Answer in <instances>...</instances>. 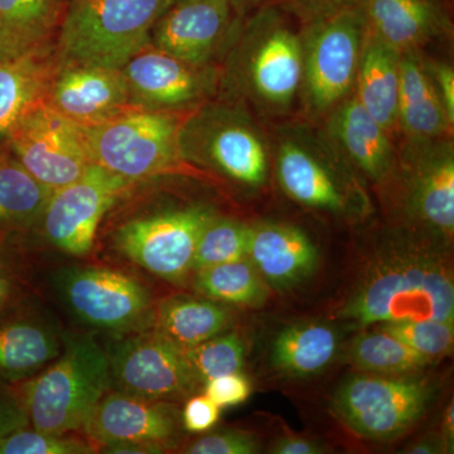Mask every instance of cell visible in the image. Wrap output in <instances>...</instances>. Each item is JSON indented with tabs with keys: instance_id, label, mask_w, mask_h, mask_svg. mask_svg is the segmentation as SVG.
Returning a JSON list of instances; mask_svg holds the SVG:
<instances>
[{
	"instance_id": "15",
	"label": "cell",
	"mask_w": 454,
	"mask_h": 454,
	"mask_svg": "<svg viewBox=\"0 0 454 454\" xmlns=\"http://www.w3.org/2000/svg\"><path fill=\"white\" fill-rule=\"evenodd\" d=\"M134 184L92 163L73 184L52 191L42 212L50 243L71 255L88 254L101 220Z\"/></svg>"
},
{
	"instance_id": "12",
	"label": "cell",
	"mask_w": 454,
	"mask_h": 454,
	"mask_svg": "<svg viewBox=\"0 0 454 454\" xmlns=\"http://www.w3.org/2000/svg\"><path fill=\"white\" fill-rule=\"evenodd\" d=\"M430 397L432 389L424 381L357 375L336 391L333 409L357 434L384 441L413 426Z\"/></svg>"
},
{
	"instance_id": "16",
	"label": "cell",
	"mask_w": 454,
	"mask_h": 454,
	"mask_svg": "<svg viewBox=\"0 0 454 454\" xmlns=\"http://www.w3.org/2000/svg\"><path fill=\"white\" fill-rule=\"evenodd\" d=\"M131 103L157 112H190L219 95L220 65H199L148 44L121 68Z\"/></svg>"
},
{
	"instance_id": "26",
	"label": "cell",
	"mask_w": 454,
	"mask_h": 454,
	"mask_svg": "<svg viewBox=\"0 0 454 454\" xmlns=\"http://www.w3.org/2000/svg\"><path fill=\"white\" fill-rule=\"evenodd\" d=\"M62 351V337L46 322L14 318L0 322V378L22 381L49 366Z\"/></svg>"
},
{
	"instance_id": "46",
	"label": "cell",
	"mask_w": 454,
	"mask_h": 454,
	"mask_svg": "<svg viewBox=\"0 0 454 454\" xmlns=\"http://www.w3.org/2000/svg\"><path fill=\"white\" fill-rule=\"evenodd\" d=\"M12 284L9 282L7 277L4 276L2 270H0V309L5 306L9 297H11Z\"/></svg>"
},
{
	"instance_id": "13",
	"label": "cell",
	"mask_w": 454,
	"mask_h": 454,
	"mask_svg": "<svg viewBox=\"0 0 454 454\" xmlns=\"http://www.w3.org/2000/svg\"><path fill=\"white\" fill-rule=\"evenodd\" d=\"M59 291L71 312L92 327L124 333L152 324L151 293L124 271L104 267L70 269L59 276Z\"/></svg>"
},
{
	"instance_id": "33",
	"label": "cell",
	"mask_w": 454,
	"mask_h": 454,
	"mask_svg": "<svg viewBox=\"0 0 454 454\" xmlns=\"http://www.w3.org/2000/svg\"><path fill=\"white\" fill-rule=\"evenodd\" d=\"M252 226L215 216L197 243L193 271L247 258Z\"/></svg>"
},
{
	"instance_id": "37",
	"label": "cell",
	"mask_w": 454,
	"mask_h": 454,
	"mask_svg": "<svg viewBox=\"0 0 454 454\" xmlns=\"http://www.w3.org/2000/svg\"><path fill=\"white\" fill-rule=\"evenodd\" d=\"M361 3L363 0H254L253 8L259 4L274 5L303 26L346 9L360 7Z\"/></svg>"
},
{
	"instance_id": "10",
	"label": "cell",
	"mask_w": 454,
	"mask_h": 454,
	"mask_svg": "<svg viewBox=\"0 0 454 454\" xmlns=\"http://www.w3.org/2000/svg\"><path fill=\"white\" fill-rule=\"evenodd\" d=\"M216 216L211 207L191 205L136 217L116 229V250L134 264L170 283L186 279L203 229Z\"/></svg>"
},
{
	"instance_id": "20",
	"label": "cell",
	"mask_w": 454,
	"mask_h": 454,
	"mask_svg": "<svg viewBox=\"0 0 454 454\" xmlns=\"http://www.w3.org/2000/svg\"><path fill=\"white\" fill-rule=\"evenodd\" d=\"M366 32L399 52H420L450 40L453 23L444 0H363Z\"/></svg>"
},
{
	"instance_id": "43",
	"label": "cell",
	"mask_w": 454,
	"mask_h": 454,
	"mask_svg": "<svg viewBox=\"0 0 454 454\" xmlns=\"http://www.w3.org/2000/svg\"><path fill=\"white\" fill-rule=\"evenodd\" d=\"M324 448L310 439L301 437H286L278 439L271 448V453L276 454H319L324 453Z\"/></svg>"
},
{
	"instance_id": "36",
	"label": "cell",
	"mask_w": 454,
	"mask_h": 454,
	"mask_svg": "<svg viewBox=\"0 0 454 454\" xmlns=\"http://www.w3.org/2000/svg\"><path fill=\"white\" fill-rule=\"evenodd\" d=\"M98 452L85 435L18 429L0 438V454H88Z\"/></svg>"
},
{
	"instance_id": "4",
	"label": "cell",
	"mask_w": 454,
	"mask_h": 454,
	"mask_svg": "<svg viewBox=\"0 0 454 454\" xmlns=\"http://www.w3.org/2000/svg\"><path fill=\"white\" fill-rule=\"evenodd\" d=\"M110 389L107 351L91 334L62 337V351L22 385L20 404L32 428L82 433L98 400Z\"/></svg>"
},
{
	"instance_id": "11",
	"label": "cell",
	"mask_w": 454,
	"mask_h": 454,
	"mask_svg": "<svg viewBox=\"0 0 454 454\" xmlns=\"http://www.w3.org/2000/svg\"><path fill=\"white\" fill-rule=\"evenodd\" d=\"M106 351L110 389L170 402L190 395L199 385L184 348L154 328L116 340Z\"/></svg>"
},
{
	"instance_id": "34",
	"label": "cell",
	"mask_w": 454,
	"mask_h": 454,
	"mask_svg": "<svg viewBox=\"0 0 454 454\" xmlns=\"http://www.w3.org/2000/svg\"><path fill=\"white\" fill-rule=\"evenodd\" d=\"M245 348L243 339L232 333L217 334L184 351L197 382L205 384L217 376L240 372L244 366Z\"/></svg>"
},
{
	"instance_id": "38",
	"label": "cell",
	"mask_w": 454,
	"mask_h": 454,
	"mask_svg": "<svg viewBox=\"0 0 454 454\" xmlns=\"http://www.w3.org/2000/svg\"><path fill=\"white\" fill-rule=\"evenodd\" d=\"M259 450L252 435L241 432L216 433L193 442L184 452L191 454H253Z\"/></svg>"
},
{
	"instance_id": "42",
	"label": "cell",
	"mask_w": 454,
	"mask_h": 454,
	"mask_svg": "<svg viewBox=\"0 0 454 454\" xmlns=\"http://www.w3.org/2000/svg\"><path fill=\"white\" fill-rule=\"evenodd\" d=\"M28 426V418L22 405L0 396V438Z\"/></svg>"
},
{
	"instance_id": "14",
	"label": "cell",
	"mask_w": 454,
	"mask_h": 454,
	"mask_svg": "<svg viewBox=\"0 0 454 454\" xmlns=\"http://www.w3.org/2000/svg\"><path fill=\"white\" fill-rule=\"evenodd\" d=\"M5 143L33 177L52 191L73 184L92 164L82 127L47 104L20 119Z\"/></svg>"
},
{
	"instance_id": "7",
	"label": "cell",
	"mask_w": 454,
	"mask_h": 454,
	"mask_svg": "<svg viewBox=\"0 0 454 454\" xmlns=\"http://www.w3.org/2000/svg\"><path fill=\"white\" fill-rule=\"evenodd\" d=\"M182 118L179 113L134 107L82 129L92 163L137 184L193 170L179 154Z\"/></svg>"
},
{
	"instance_id": "40",
	"label": "cell",
	"mask_w": 454,
	"mask_h": 454,
	"mask_svg": "<svg viewBox=\"0 0 454 454\" xmlns=\"http://www.w3.org/2000/svg\"><path fill=\"white\" fill-rule=\"evenodd\" d=\"M220 411L219 406L205 394L191 397L182 413L184 429L192 433H202L211 429L219 422Z\"/></svg>"
},
{
	"instance_id": "9",
	"label": "cell",
	"mask_w": 454,
	"mask_h": 454,
	"mask_svg": "<svg viewBox=\"0 0 454 454\" xmlns=\"http://www.w3.org/2000/svg\"><path fill=\"white\" fill-rule=\"evenodd\" d=\"M399 188L405 216L433 234L450 238L454 230V145L452 137L403 138L387 179ZM385 179V181H387Z\"/></svg>"
},
{
	"instance_id": "3",
	"label": "cell",
	"mask_w": 454,
	"mask_h": 454,
	"mask_svg": "<svg viewBox=\"0 0 454 454\" xmlns=\"http://www.w3.org/2000/svg\"><path fill=\"white\" fill-rule=\"evenodd\" d=\"M271 166L284 192L295 202L334 215L360 212L365 197L357 170L321 124L283 122L269 136Z\"/></svg>"
},
{
	"instance_id": "2",
	"label": "cell",
	"mask_w": 454,
	"mask_h": 454,
	"mask_svg": "<svg viewBox=\"0 0 454 454\" xmlns=\"http://www.w3.org/2000/svg\"><path fill=\"white\" fill-rule=\"evenodd\" d=\"M178 149L191 168L208 170L247 190L264 187L273 167L270 139L252 110L223 97L184 115Z\"/></svg>"
},
{
	"instance_id": "18",
	"label": "cell",
	"mask_w": 454,
	"mask_h": 454,
	"mask_svg": "<svg viewBox=\"0 0 454 454\" xmlns=\"http://www.w3.org/2000/svg\"><path fill=\"white\" fill-rule=\"evenodd\" d=\"M82 434L97 447L145 444L164 450L177 435V414L169 402L109 389L90 414Z\"/></svg>"
},
{
	"instance_id": "35",
	"label": "cell",
	"mask_w": 454,
	"mask_h": 454,
	"mask_svg": "<svg viewBox=\"0 0 454 454\" xmlns=\"http://www.w3.org/2000/svg\"><path fill=\"white\" fill-rule=\"evenodd\" d=\"M380 330L430 358L444 356L453 348V322L439 319L400 321L382 324Z\"/></svg>"
},
{
	"instance_id": "30",
	"label": "cell",
	"mask_w": 454,
	"mask_h": 454,
	"mask_svg": "<svg viewBox=\"0 0 454 454\" xmlns=\"http://www.w3.org/2000/svg\"><path fill=\"white\" fill-rule=\"evenodd\" d=\"M52 190L42 184L0 145V229L29 225L42 216Z\"/></svg>"
},
{
	"instance_id": "41",
	"label": "cell",
	"mask_w": 454,
	"mask_h": 454,
	"mask_svg": "<svg viewBox=\"0 0 454 454\" xmlns=\"http://www.w3.org/2000/svg\"><path fill=\"white\" fill-rule=\"evenodd\" d=\"M433 86L437 91L448 118L454 122V70L453 66L442 59L423 55Z\"/></svg>"
},
{
	"instance_id": "28",
	"label": "cell",
	"mask_w": 454,
	"mask_h": 454,
	"mask_svg": "<svg viewBox=\"0 0 454 454\" xmlns=\"http://www.w3.org/2000/svg\"><path fill=\"white\" fill-rule=\"evenodd\" d=\"M231 319L229 310L215 301L172 297L153 309L152 325L182 348H190L223 333Z\"/></svg>"
},
{
	"instance_id": "45",
	"label": "cell",
	"mask_w": 454,
	"mask_h": 454,
	"mask_svg": "<svg viewBox=\"0 0 454 454\" xmlns=\"http://www.w3.org/2000/svg\"><path fill=\"white\" fill-rule=\"evenodd\" d=\"M441 452V447L434 441H423L409 448L408 453L413 454H433Z\"/></svg>"
},
{
	"instance_id": "21",
	"label": "cell",
	"mask_w": 454,
	"mask_h": 454,
	"mask_svg": "<svg viewBox=\"0 0 454 454\" xmlns=\"http://www.w3.org/2000/svg\"><path fill=\"white\" fill-rule=\"evenodd\" d=\"M322 128L361 175L382 184L393 169V136L361 106L354 92L322 119Z\"/></svg>"
},
{
	"instance_id": "6",
	"label": "cell",
	"mask_w": 454,
	"mask_h": 454,
	"mask_svg": "<svg viewBox=\"0 0 454 454\" xmlns=\"http://www.w3.org/2000/svg\"><path fill=\"white\" fill-rule=\"evenodd\" d=\"M345 316L365 325L419 319L454 322L452 276L426 254H394L370 271Z\"/></svg>"
},
{
	"instance_id": "22",
	"label": "cell",
	"mask_w": 454,
	"mask_h": 454,
	"mask_svg": "<svg viewBox=\"0 0 454 454\" xmlns=\"http://www.w3.org/2000/svg\"><path fill=\"white\" fill-rule=\"evenodd\" d=\"M247 258L271 286L288 288L316 270L318 252L300 227L262 223L252 226Z\"/></svg>"
},
{
	"instance_id": "27",
	"label": "cell",
	"mask_w": 454,
	"mask_h": 454,
	"mask_svg": "<svg viewBox=\"0 0 454 454\" xmlns=\"http://www.w3.org/2000/svg\"><path fill=\"white\" fill-rule=\"evenodd\" d=\"M59 23V0H0V61L50 44Z\"/></svg>"
},
{
	"instance_id": "47",
	"label": "cell",
	"mask_w": 454,
	"mask_h": 454,
	"mask_svg": "<svg viewBox=\"0 0 454 454\" xmlns=\"http://www.w3.org/2000/svg\"><path fill=\"white\" fill-rule=\"evenodd\" d=\"M239 13L245 14L253 8L254 0H229Z\"/></svg>"
},
{
	"instance_id": "24",
	"label": "cell",
	"mask_w": 454,
	"mask_h": 454,
	"mask_svg": "<svg viewBox=\"0 0 454 454\" xmlns=\"http://www.w3.org/2000/svg\"><path fill=\"white\" fill-rule=\"evenodd\" d=\"M423 55L420 51L400 57L397 133L408 139L450 138L454 122L433 86Z\"/></svg>"
},
{
	"instance_id": "44",
	"label": "cell",
	"mask_w": 454,
	"mask_h": 454,
	"mask_svg": "<svg viewBox=\"0 0 454 454\" xmlns=\"http://www.w3.org/2000/svg\"><path fill=\"white\" fill-rule=\"evenodd\" d=\"M453 403H450V405L448 406L446 411V415H444V422H443V428H444V437H446L447 442V447L448 443L450 442V446H452L453 443V438H454V417H453Z\"/></svg>"
},
{
	"instance_id": "23",
	"label": "cell",
	"mask_w": 454,
	"mask_h": 454,
	"mask_svg": "<svg viewBox=\"0 0 454 454\" xmlns=\"http://www.w3.org/2000/svg\"><path fill=\"white\" fill-rule=\"evenodd\" d=\"M59 65L51 43L0 61V145L20 119L46 104Z\"/></svg>"
},
{
	"instance_id": "39",
	"label": "cell",
	"mask_w": 454,
	"mask_h": 454,
	"mask_svg": "<svg viewBox=\"0 0 454 454\" xmlns=\"http://www.w3.org/2000/svg\"><path fill=\"white\" fill-rule=\"evenodd\" d=\"M250 393H252V385L240 372L217 376L205 382V395L220 409L247 402Z\"/></svg>"
},
{
	"instance_id": "32",
	"label": "cell",
	"mask_w": 454,
	"mask_h": 454,
	"mask_svg": "<svg viewBox=\"0 0 454 454\" xmlns=\"http://www.w3.org/2000/svg\"><path fill=\"white\" fill-rule=\"evenodd\" d=\"M349 358L358 369L382 375L414 372L429 363L428 357L382 330L358 336L352 343Z\"/></svg>"
},
{
	"instance_id": "8",
	"label": "cell",
	"mask_w": 454,
	"mask_h": 454,
	"mask_svg": "<svg viewBox=\"0 0 454 454\" xmlns=\"http://www.w3.org/2000/svg\"><path fill=\"white\" fill-rule=\"evenodd\" d=\"M300 103L309 121H322L354 92L366 26L360 7L301 26Z\"/></svg>"
},
{
	"instance_id": "17",
	"label": "cell",
	"mask_w": 454,
	"mask_h": 454,
	"mask_svg": "<svg viewBox=\"0 0 454 454\" xmlns=\"http://www.w3.org/2000/svg\"><path fill=\"white\" fill-rule=\"evenodd\" d=\"M244 14L229 0H175L157 20L152 46L199 65H220Z\"/></svg>"
},
{
	"instance_id": "29",
	"label": "cell",
	"mask_w": 454,
	"mask_h": 454,
	"mask_svg": "<svg viewBox=\"0 0 454 454\" xmlns=\"http://www.w3.org/2000/svg\"><path fill=\"white\" fill-rule=\"evenodd\" d=\"M339 336L322 324L288 325L274 340L271 361L278 370L295 376L313 375L333 360Z\"/></svg>"
},
{
	"instance_id": "5",
	"label": "cell",
	"mask_w": 454,
	"mask_h": 454,
	"mask_svg": "<svg viewBox=\"0 0 454 454\" xmlns=\"http://www.w3.org/2000/svg\"><path fill=\"white\" fill-rule=\"evenodd\" d=\"M173 2L71 0L59 23V64L124 67L151 44L155 23Z\"/></svg>"
},
{
	"instance_id": "1",
	"label": "cell",
	"mask_w": 454,
	"mask_h": 454,
	"mask_svg": "<svg viewBox=\"0 0 454 454\" xmlns=\"http://www.w3.org/2000/svg\"><path fill=\"white\" fill-rule=\"evenodd\" d=\"M291 18L270 4L244 14L221 59V97L265 119L292 112L300 100L301 41Z\"/></svg>"
},
{
	"instance_id": "31",
	"label": "cell",
	"mask_w": 454,
	"mask_h": 454,
	"mask_svg": "<svg viewBox=\"0 0 454 454\" xmlns=\"http://www.w3.org/2000/svg\"><path fill=\"white\" fill-rule=\"evenodd\" d=\"M197 291L212 301L240 306H259L267 289L250 259L243 258L196 271Z\"/></svg>"
},
{
	"instance_id": "19",
	"label": "cell",
	"mask_w": 454,
	"mask_h": 454,
	"mask_svg": "<svg viewBox=\"0 0 454 454\" xmlns=\"http://www.w3.org/2000/svg\"><path fill=\"white\" fill-rule=\"evenodd\" d=\"M47 106L82 128L95 127L134 109L121 68L59 65Z\"/></svg>"
},
{
	"instance_id": "25",
	"label": "cell",
	"mask_w": 454,
	"mask_h": 454,
	"mask_svg": "<svg viewBox=\"0 0 454 454\" xmlns=\"http://www.w3.org/2000/svg\"><path fill=\"white\" fill-rule=\"evenodd\" d=\"M400 55L366 32L358 62L354 95L391 136L397 133Z\"/></svg>"
}]
</instances>
